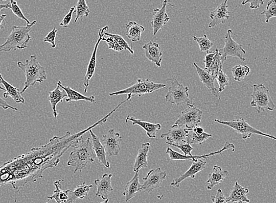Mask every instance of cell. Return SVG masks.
I'll list each match as a JSON object with an SVG mask.
<instances>
[{
    "instance_id": "obj_48",
    "label": "cell",
    "mask_w": 276,
    "mask_h": 203,
    "mask_svg": "<svg viewBox=\"0 0 276 203\" xmlns=\"http://www.w3.org/2000/svg\"><path fill=\"white\" fill-rule=\"evenodd\" d=\"M250 4V9L251 10L258 9L260 6L264 5L263 0H243L242 5H246V4Z\"/></svg>"
},
{
    "instance_id": "obj_55",
    "label": "cell",
    "mask_w": 276,
    "mask_h": 203,
    "mask_svg": "<svg viewBox=\"0 0 276 203\" xmlns=\"http://www.w3.org/2000/svg\"><path fill=\"white\" fill-rule=\"evenodd\" d=\"M3 2H6L7 0H2Z\"/></svg>"
},
{
    "instance_id": "obj_1",
    "label": "cell",
    "mask_w": 276,
    "mask_h": 203,
    "mask_svg": "<svg viewBox=\"0 0 276 203\" xmlns=\"http://www.w3.org/2000/svg\"><path fill=\"white\" fill-rule=\"evenodd\" d=\"M102 124L101 119L80 132L72 134L67 131L62 137H54L45 145L0 165V188L10 184L17 194L27 184L42 178L46 170L57 166L66 151L90 130Z\"/></svg>"
},
{
    "instance_id": "obj_2",
    "label": "cell",
    "mask_w": 276,
    "mask_h": 203,
    "mask_svg": "<svg viewBox=\"0 0 276 203\" xmlns=\"http://www.w3.org/2000/svg\"><path fill=\"white\" fill-rule=\"evenodd\" d=\"M73 147V149L69 155L67 165L74 169V173L78 171L81 172L86 165L96 160V155L90 138L86 140L81 138Z\"/></svg>"
},
{
    "instance_id": "obj_49",
    "label": "cell",
    "mask_w": 276,
    "mask_h": 203,
    "mask_svg": "<svg viewBox=\"0 0 276 203\" xmlns=\"http://www.w3.org/2000/svg\"><path fill=\"white\" fill-rule=\"evenodd\" d=\"M212 201L214 203L216 202H226L227 198L224 196L222 190L218 189L217 191V194L215 196H211Z\"/></svg>"
},
{
    "instance_id": "obj_7",
    "label": "cell",
    "mask_w": 276,
    "mask_h": 203,
    "mask_svg": "<svg viewBox=\"0 0 276 203\" xmlns=\"http://www.w3.org/2000/svg\"><path fill=\"white\" fill-rule=\"evenodd\" d=\"M171 82L168 93L165 95V100L171 106L175 105L181 106L183 105L192 104L189 98V87L180 84L176 79L172 78L167 80Z\"/></svg>"
},
{
    "instance_id": "obj_35",
    "label": "cell",
    "mask_w": 276,
    "mask_h": 203,
    "mask_svg": "<svg viewBox=\"0 0 276 203\" xmlns=\"http://www.w3.org/2000/svg\"><path fill=\"white\" fill-rule=\"evenodd\" d=\"M75 8H76L75 13H76V17L74 20L75 23H76L78 19L82 20L83 18L87 17L89 15L90 10L86 0H78Z\"/></svg>"
},
{
    "instance_id": "obj_29",
    "label": "cell",
    "mask_w": 276,
    "mask_h": 203,
    "mask_svg": "<svg viewBox=\"0 0 276 203\" xmlns=\"http://www.w3.org/2000/svg\"><path fill=\"white\" fill-rule=\"evenodd\" d=\"M228 174V171L223 170L221 167L215 165L212 172L209 175L207 181L208 190H212L215 186L218 185L224 181Z\"/></svg>"
},
{
    "instance_id": "obj_47",
    "label": "cell",
    "mask_w": 276,
    "mask_h": 203,
    "mask_svg": "<svg viewBox=\"0 0 276 203\" xmlns=\"http://www.w3.org/2000/svg\"><path fill=\"white\" fill-rule=\"evenodd\" d=\"M215 54L216 51H208L207 52V54H206V55H205L203 62L205 65V69H206V70H208L209 68H210L213 60H214Z\"/></svg>"
},
{
    "instance_id": "obj_25",
    "label": "cell",
    "mask_w": 276,
    "mask_h": 203,
    "mask_svg": "<svg viewBox=\"0 0 276 203\" xmlns=\"http://www.w3.org/2000/svg\"><path fill=\"white\" fill-rule=\"evenodd\" d=\"M57 85L60 86L61 89L64 90L67 95V97L65 99L66 103H70L72 102H78V101H85L93 103V104H96L97 102L96 100V97L94 95L91 96L86 97L85 95L78 92L77 91L71 88L70 86H64L62 85L61 81L57 82Z\"/></svg>"
},
{
    "instance_id": "obj_36",
    "label": "cell",
    "mask_w": 276,
    "mask_h": 203,
    "mask_svg": "<svg viewBox=\"0 0 276 203\" xmlns=\"http://www.w3.org/2000/svg\"><path fill=\"white\" fill-rule=\"evenodd\" d=\"M250 72V67L246 65H236L232 69L233 77L236 82H242Z\"/></svg>"
},
{
    "instance_id": "obj_44",
    "label": "cell",
    "mask_w": 276,
    "mask_h": 203,
    "mask_svg": "<svg viewBox=\"0 0 276 203\" xmlns=\"http://www.w3.org/2000/svg\"><path fill=\"white\" fill-rule=\"evenodd\" d=\"M57 32L58 30L54 28L53 30L50 31L44 38V42L50 43L51 47L53 49L55 48L57 46L56 43H55V38H56Z\"/></svg>"
},
{
    "instance_id": "obj_11",
    "label": "cell",
    "mask_w": 276,
    "mask_h": 203,
    "mask_svg": "<svg viewBox=\"0 0 276 203\" xmlns=\"http://www.w3.org/2000/svg\"><path fill=\"white\" fill-rule=\"evenodd\" d=\"M122 137L119 133L110 129L106 134L102 135V143L105 147L106 155L109 157H116L121 149Z\"/></svg>"
},
{
    "instance_id": "obj_12",
    "label": "cell",
    "mask_w": 276,
    "mask_h": 203,
    "mask_svg": "<svg viewBox=\"0 0 276 203\" xmlns=\"http://www.w3.org/2000/svg\"><path fill=\"white\" fill-rule=\"evenodd\" d=\"M167 176V172L162 170L160 168L150 170L143 179L142 190L148 193L152 192L159 188Z\"/></svg>"
},
{
    "instance_id": "obj_21",
    "label": "cell",
    "mask_w": 276,
    "mask_h": 203,
    "mask_svg": "<svg viewBox=\"0 0 276 203\" xmlns=\"http://www.w3.org/2000/svg\"><path fill=\"white\" fill-rule=\"evenodd\" d=\"M143 48L145 51L146 58L154 63L156 66L160 67L163 54L158 43L150 41L145 43Z\"/></svg>"
},
{
    "instance_id": "obj_54",
    "label": "cell",
    "mask_w": 276,
    "mask_h": 203,
    "mask_svg": "<svg viewBox=\"0 0 276 203\" xmlns=\"http://www.w3.org/2000/svg\"><path fill=\"white\" fill-rule=\"evenodd\" d=\"M0 90L5 91V87L2 86L1 84H0Z\"/></svg>"
},
{
    "instance_id": "obj_15",
    "label": "cell",
    "mask_w": 276,
    "mask_h": 203,
    "mask_svg": "<svg viewBox=\"0 0 276 203\" xmlns=\"http://www.w3.org/2000/svg\"><path fill=\"white\" fill-rule=\"evenodd\" d=\"M168 5L173 6L171 5L170 0H164L163 6L160 9L155 8L153 11L151 26L153 35H156L170 19L167 13V11H166V8H167Z\"/></svg>"
},
{
    "instance_id": "obj_20",
    "label": "cell",
    "mask_w": 276,
    "mask_h": 203,
    "mask_svg": "<svg viewBox=\"0 0 276 203\" xmlns=\"http://www.w3.org/2000/svg\"><path fill=\"white\" fill-rule=\"evenodd\" d=\"M197 73L199 75L200 81L202 83V84L204 87L211 91V93L214 96L218 99H220V95L219 91L218 89L215 86V81L216 80V77L209 73V71L206 69L201 68L195 62L193 63Z\"/></svg>"
},
{
    "instance_id": "obj_31",
    "label": "cell",
    "mask_w": 276,
    "mask_h": 203,
    "mask_svg": "<svg viewBox=\"0 0 276 203\" xmlns=\"http://www.w3.org/2000/svg\"><path fill=\"white\" fill-rule=\"evenodd\" d=\"M126 36L133 42L140 41L142 34L145 30L144 27L136 22L130 21L126 24Z\"/></svg>"
},
{
    "instance_id": "obj_16",
    "label": "cell",
    "mask_w": 276,
    "mask_h": 203,
    "mask_svg": "<svg viewBox=\"0 0 276 203\" xmlns=\"http://www.w3.org/2000/svg\"><path fill=\"white\" fill-rule=\"evenodd\" d=\"M109 29V27L108 26H106L103 28V29H100L99 31V33H98V35H99V38H98V39L97 40V41L96 43V45H95L94 50L93 52V54L91 55V57H90L88 65L87 67V70H86V72L85 75V77L84 79V86L85 87L84 88V93H86L87 92L89 85V82L90 81V79H91L93 77V75L95 73V71H96V65H97V50L98 48V46H99L100 43L101 41H102V38L104 37V33L106 30H108Z\"/></svg>"
},
{
    "instance_id": "obj_42",
    "label": "cell",
    "mask_w": 276,
    "mask_h": 203,
    "mask_svg": "<svg viewBox=\"0 0 276 203\" xmlns=\"http://www.w3.org/2000/svg\"><path fill=\"white\" fill-rule=\"evenodd\" d=\"M10 3L11 4L10 10L13 12V13L15 16H17L18 18H20L24 20V21H25L27 25L30 24L31 22H30L29 20L25 17V15H24L22 10L17 5V2L15 1V0H10Z\"/></svg>"
},
{
    "instance_id": "obj_17",
    "label": "cell",
    "mask_w": 276,
    "mask_h": 203,
    "mask_svg": "<svg viewBox=\"0 0 276 203\" xmlns=\"http://www.w3.org/2000/svg\"><path fill=\"white\" fill-rule=\"evenodd\" d=\"M207 164V159H196L192 161V165L186 172L181 175L180 176L175 179L171 185L174 188L179 189L180 185L182 184L185 179L191 177L194 179L196 174L202 172L205 168Z\"/></svg>"
},
{
    "instance_id": "obj_14",
    "label": "cell",
    "mask_w": 276,
    "mask_h": 203,
    "mask_svg": "<svg viewBox=\"0 0 276 203\" xmlns=\"http://www.w3.org/2000/svg\"><path fill=\"white\" fill-rule=\"evenodd\" d=\"M231 149L232 150V152H235V145L231 144V143L230 142H226L225 143V144H224V146L223 147L222 149H221L220 150L218 151H216V152L212 153L207 155H200V156H193V155H192V156H189V155H182L176 152V151L173 150L172 148H169H169H168L167 152H166V153L168 155L169 159H170L171 161H193L195 160V159H207V158L209 157L214 156V155H216L222 154L224 152V151Z\"/></svg>"
},
{
    "instance_id": "obj_41",
    "label": "cell",
    "mask_w": 276,
    "mask_h": 203,
    "mask_svg": "<svg viewBox=\"0 0 276 203\" xmlns=\"http://www.w3.org/2000/svg\"><path fill=\"white\" fill-rule=\"evenodd\" d=\"M105 36H110L114 39L116 40V41L118 42V44L121 45L123 48L126 50H127L131 53V55L134 54V50L132 49V46L129 45V43L125 41L123 37L122 36L118 34H109L108 33H104Z\"/></svg>"
},
{
    "instance_id": "obj_46",
    "label": "cell",
    "mask_w": 276,
    "mask_h": 203,
    "mask_svg": "<svg viewBox=\"0 0 276 203\" xmlns=\"http://www.w3.org/2000/svg\"><path fill=\"white\" fill-rule=\"evenodd\" d=\"M171 146L176 147V148L179 149L185 155H189L192 156V151L193 150L192 145L189 144V143H185V144H182L180 145H172Z\"/></svg>"
},
{
    "instance_id": "obj_19",
    "label": "cell",
    "mask_w": 276,
    "mask_h": 203,
    "mask_svg": "<svg viewBox=\"0 0 276 203\" xmlns=\"http://www.w3.org/2000/svg\"><path fill=\"white\" fill-rule=\"evenodd\" d=\"M228 0L220 4L216 9L210 14V18L212 21L209 23V29H212L220 24H224L229 19V11L228 10Z\"/></svg>"
},
{
    "instance_id": "obj_3",
    "label": "cell",
    "mask_w": 276,
    "mask_h": 203,
    "mask_svg": "<svg viewBox=\"0 0 276 203\" xmlns=\"http://www.w3.org/2000/svg\"><path fill=\"white\" fill-rule=\"evenodd\" d=\"M35 20L26 27L13 26L11 33L3 44L0 45V53H9L12 50H23L27 48L28 44L31 38L30 31L36 24Z\"/></svg>"
},
{
    "instance_id": "obj_32",
    "label": "cell",
    "mask_w": 276,
    "mask_h": 203,
    "mask_svg": "<svg viewBox=\"0 0 276 203\" xmlns=\"http://www.w3.org/2000/svg\"><path fill=\"white\" fill-rule=\"evenodd\" d=\"M93 187V185H86L85 182L76 187L74 191L69 190L68 199L67 202H74L78 199H84L89 192L90 189Z\"/></svg>"
},
{
    "instance_id": "obj_8",
    "label": "cell",
    "mask_w": 276,
    "mask_h": 203,
    "mask_svg": "<svg viewBox=\"0 0 276 203\" xmlns=\"http://www.w3.org/2000/svg\"><path fill=\"white\" fill-rule=\"evenodd\" d=\"M214 121L218 124L230 127L235 132L242 135L243 140L249 139L252 135H259L261 136L269 138L276 140V137L273 135L261 132V131L254 128L248 124L244 118L233 119L231 121H223L219 119H215Z\"/></svg>"
},
{
    "instance_id": "obj_27",
    "label": "cell",
    "mask_w": 276,
    "mask_h": 203,
    "mask_svg": "<svg viewBox=\"0 0 276 203\" xmlns=\"http://www.w3.org/2000/svg\"><path fill=\"white\" fill-rule=\"evenodd\" d=\"M151 147V145L149 142H146L142 145L141 148L138 150L135 159L133 172H139L141 169L147 168L148 166V155Z\"/></svg>"
},
{
    "instance_id": "obj_13",
    "label": "cell",
    "mask_w": 276,
    "mask_h": 203,
    "mask_svg": "<svg viewBox=\"0 0 276 203\" xmlns=\"http://www.w3.org/2000/svg\"><path fill=\"white\" fill-rule=\"evenodd\" d=\"M190 130L174 124L167 133L162 134L160 138L167 139V142L166 143L169 145L185 144L188 143V135Z\"/></svg>"
},
{
    "instance_id": "obj_52",
    "label": "cell",
    "mask_w": 276,
    "mask_h": 203,
    "mask_svg": "<svg viewBox=\"0 0 276 203\" xmlns=\"http://www.w3.org/2000/svg\"><path fill=\"white\" fill-rule=\"evenodd\" d=\"M194 132H195L197 134H202L204 133V129H203V127L197 125L194 128L192 129Z\"/></svg>"
},
{
    "instance_id": "obj_24",
    "label": "cell",
    "mask_w": 276,
    "mask_h": 203,
    "mask_svg": "<svg viewBox=\"0 0 276 203\" xmlns=\"http://www.w3.org/2000/svg\"><path fill=\"white\" fill-rule=\"evenodd\" d=\"M248 192L249 190L248 189L244 188L238 182H236L226 202H249L250 200L247 197Z\"/></svg>"
},
{
    "instance_id": "obj_37",
    "label": "cell",
    "mask_w": 276,
    "mask_h": 203,
    "mask_svg": "<svg viewBox=\"0 0 276 203\" xmlns=\"http://www.w3.org/2000/svg\"><path fill=\"white\" fill-rule=\"evenodd\" d=\"M216 54L213 60L211 65L208 69L209 73H210L211 74L215 75L216 77L217 73H218V71L223 69L224 61L221 57V55L219 53V49H216L215 50Z\"/></svg>"
},
{
    "instance_id": "obj_23",
    "label": "cell",
    "mask_w": 276,
    "mask_h": 203,
    "mask_svg": "<svg viewBox=\"0 0 276 203\" xmlns=\"http://www.w3.org/2000/svg\"><path fill=\"white\" fill-rule=\"evenodd\" d=\"M89 132L91 135L93 149L98 162L105 166L106 168H109L110 164L107 158H106V153L104 146L101 142L100 139L98 137L97 135L94 133L92 130H90Z\"/></svg>"
},
{
    "instance_id": "obj_9",
    "label": "cell",
    "mask_w": 276,
    "mask_h": 203,
    "mask_svg": "<svg viewBox=\"0 0 276 203\" xmlns=\"http://www.w3.org/2000/svg\"><path fill=\"white\" fill-rule=\"evenodd\" d=\"M232 33L231 29L227 30L224 39V46L223 48L218 49L221 57L224 62L228 57L238 58L242 61L245 62L246 59L244 55H246V51L243 49L242 45L239 44L232 38Z\"/></svg>"
},
{
    "instance_id": "obj_50",
    "label": "cell",
    "mask_w": 276,
    "mask_h": 203,
    "mask_svg": "<svg viewBox=\"0 0 276 203\" xmlns=\"http://www.w3.org/2000/svg\"><path fill=\"white\" fill-rule=\"evenodd\" d=\"M0 107H2L4 110L11 109L17 111L18 110L16 107L12 106L8 103L5 99H4L0 97Z\"/></svg>"
},
{
    "instance_id": "obj_39",
    "label": "cell",
    "mask_w": 276,
    "mask_h": 203,
    "mask_svg": "<svg viewBox=\"0 0 276 203\" xmlns=\"http://www.w3.org/2000/svg\"><path fill=\"white\" fill-rule=\"evenodd\" d=\"M261 15L265 16V22L267 23H269L271 18H276V0H270Z\"/></svg>"
},
{
    "instance_id": "obj_22",
    "label": "cell",
    "mask_w": 276,
    "mask_h": 203,
    "mask_svg": "<svg viewBox=\"0 0 276 203\" xmlns=\"http://www.w3.org/2000/svg\"><path fill=\"white\" fill-rule=\"evenodd\" d=\"M131 121L133 125H137L143 129L147 133V136L149 138H156V134L157 131L162 129V125L159 123L157 124H153V123L141 120L140 119L136 118L133 117H131L128 115L125 119V122Z\"/></svg>"
},
{
    "instance_id": "obj_51",
    "label": "cell",
    "mask_w": 276,
    "mask_h": 203,
    "mask_svg": "<svg viewBox=\"0 0 276 203\" xmlns=\"http://www.w3.org/2000/svg\"><path fill=\"white\" fill-rule=\"evenodd\" d=\"M7 17L6 14L0 15V30L5 29V18Z\"/></svg>"
},
{
    "instance_id": "obj_18",
    "label": "cell",
    "mask_w": 276,
    "mask_h": 203,
    "mask_svg": "<svg viewBox=\"0 0 276 203\" xmlns=\"http://www.w3.org/2000/svg\"><path fill=\"white\" fill-rule=\"evenodd\" d=\"M112 177V174H104L100 179H97L94 182L97 189L96 196L101 197L105 203L109 200V194L113 192L111 184Z\"/></svg>"
},
{
    "instance_id": "obj_6",
    "label": "cell",
    "mask_w": 276,
    "mask_h": 203,
    "mask_svg": "<svg viewBox=\"0 0 276 203\" xmlns=\"http://www.w3.org/2000/svg\"><path fill=\"white\" fill-rule=\"evenodd\" d=\"M252 101L250 105L255 107L258 114L266 110L273 111L275 108L274 103L271 97L269 90L263 84L254 85Z\"/></svg>"
},
{
    "instance_id": "obj_26",
    "label": "cell",
    "mask_w": 276,
    "mask_h": 203,
    "mask_svg": "<svg viewBox=\"0 0 276 203\" xmlns=\"http://www.w3.org/2000/svg\"><path fill=\"white\" fill-rule=\"evenodd\" d=\"M0 84L5 89V92L3 94L4 98L11 97L15 102L25 104V98L22 96L21 91L6 81L1 73H0Z\"/></svg>"
},
{
    "instance_id": "obj_4",
    "label": "cell",
    "mask_w": 276,
    "mask_h": 203,
    "mask_svg": "<svg viewBox=\"0 0 276 203\" xmlns=\"http://www.w3.org/2000/svg\"><path fill=\"white\" fill-rule=\"evenodd\" d=\"M17 66L25 73L26 77L25 86L21 91V94L25 93L30 86H34L37 83H42L47 80L45 69L39 63L35 55L30 56L29 59L26 60V63L18 61Z\"/></svg>"
},
{
    "instance_id": "obj_53",
    "label": "cell",
    "mask_w": 276,
    "mask_h": 203,
    "mask_svg": "<svg viewBox=\"0 0 276 203\" xmlns=\"http://www.w3.org/2000/svg\"><path fill=\"white\" fill-rule=\"evenodd\" d=\"M10 3L6 4V5H2V4H0V12L3 9L10 10Z\"/></svg>"
},
{
    "instance_id": "obj_5",
    "label": "cell",
    "mask_w": 276,
    "mask_h": 203,
    "mask_svg": "<svg viewBox=\"0 0 276 203\" xmlns=\"http://www.w3.org/2000/svg\"><path fill=\"white\" fill-rule=\"evenodd\" d=\"M167 85L163 83H156L150 81L149 79H138L135 84L128 87V88L109 93L110 97L117 95L131 94L133 96L141 97L143 95L155 92L157 90L166 88Z\"/></svg>"
},
{
    "instance_id": "obj_38",
    "label": "cell",
    "mask_w": 276,
    "mask_h": 203,
    "mask_svg": "<svg viewBox=\"0 0 276 203\" xmlns=\"http://www.w3.org/2000/svg\"><path fill=\"white\" fill-rule=\"evenodd\" d=\"M192 37L198 43L200 50L202 53H207L214 46V43L208 38L206 34H204L202 37L199 38L194 35H192Z\"/></svg>"
},
{
    "instance_id": "obj_30",
    "label": "cell",
    "mask_w": 276,
    "mask_h": 203,
    "mask_svg": "<svg viewBox=\"0 0 276 203\" xmlns=\"http://www.w3.org/2000/svg\"><path fill=\"white\" fill-rule=\"evenodd\" d=\"M67 95L65 91L57 85L54 90L50 91L48 96L49 101L52 108L53 114L55 119L58 117L57 106L58 103H62L63 99L66 98Z\"/></svg>"
},
{
    "instance_id": "obj_40",
    "label": "cell",
    "mask_w": 276,
    "mask_h": 203,
    "mask_svg": "<svg viewBox=\"0 0 276 203\" xmlns=\"http://www.w3.org/2000/svg\"><path fill=\"white\" fill-rule=\"evenodd\" d=\"M216 80L218 82L219 87V93H222L225 90V88L229 84L230 79L228 78L227 74L223 72V69H221L218 71L216 75Z\"/></svg>"
},
{
    "instance_id": "obj_33",
    "label": "cell",
    "mask_w": 276,
    "mask_h": 203,
    "mask_svg": "<svg viewBox=\"0 0 276 203\" xmlns=\"http://www.w3.org/2000/svg\"><path fill=\"white\" fill-rule=\"evenodd\" d=\"M62 180L56 181L54 182L55 189L52 195L47 197L49 200H54L58 203L67 202L68 199L69 190H62L61 182Z\"/></svg>"
},
{
    "instance_id": "obj_28",
    "label": "cell",
    "mask_w": 276,
    "mask_h": 203,
    "mask_svg": "<svg viewBox=\"0 0 276 203\" xmlns=\"http://www.w3.org/2000/svg\"><path fill=\"white\" fill-rule=\"evenodd\" d=\"M142 186L139 180V172H136L135 175L131 181L127 183L123 193L125 198V201L128 202L133 197H135L137 192L142 190Z\"/></svg>"
},
{
    "instance_id": "obj_10",
    "label": "cell",
    "mask_w": 276,
    "mask_h": 203,
    "mask_svg": "<svg viewBox=\"0 0 276 203\" xmlns=\"http://www.w3.org/2000/svg\"><path fill=\"white\" fill-rule=\"evenodd\" d=\"M188 106V108L181 113L175 124L193 129L198 125L202 120L203 111L197 108L192 103Z\"/></svg>"
},
{
    "instance_id": "obj_34",
    "label": "cell",
    "mask_w": 276,
    "mask_h": 203,
    "mask_svg": "<svg viewBox=\"0 0 276 203\" xmlns=\"http://www.w3.org/2000/svg\"><path fill=\"white\" fill-rule=\"evenodd\" d=\"M212 137V134L206 133L202 134H197L191 129L189 130L188 135V143L191 145L198 144L202 145L204 142H206L209 138Z\"/></svg>"
},
{
    "instance_id": "obj_45",
    "label": "cell",
    "mask_w": 276,
    "mask_h": 203,
    "mask_svg": "<svg viewBox=\"0 0 276 203\" xmlns=\"http://www.w3.org/2000/svg\"><path fill=\"white\" fill-rule=\"evenodd\" d=\"M75 9H76L75 7L71 8L68 13H67L65 15L64 18H63L62 21L60 23V27L63 28V29H67V28L68 27L71 21H72L73 15L75 12Z\"/></svg>"
},
{
    "instance_id": "obj_43",
    "label": "cell",
    "mask_w": 276,
    "mask_h": 203,
    "mask_svg": "<svg viewBox=\"0 0 276 203\" xmlns=\"http://www.w3.org/2000/svg\"><path fill=\"white\" fill-rule=\"evenodd\" d=\"M106 37H108L104 38V37L102 38V41H105L107 43L109 49L118 52V53H122V52L125 50L123 47L118 44L115 39L110 37V36H106Z\"/></svg>"
}]
</instances>
